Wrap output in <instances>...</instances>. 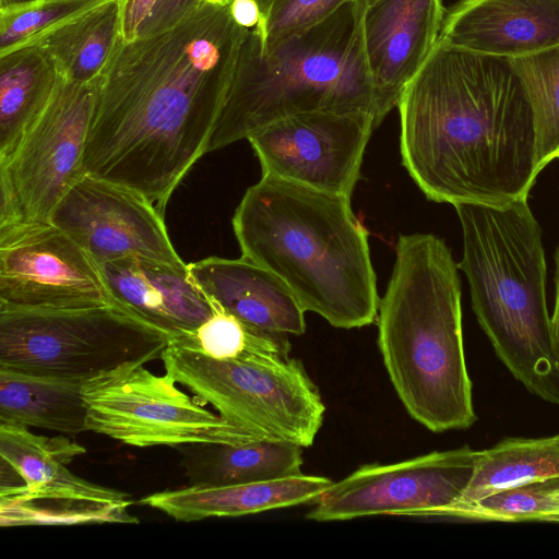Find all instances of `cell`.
<instances>
[{
  "instance_id": "obj_1",
  "label": "cell",
  "mask_w": 559,
  "mask_h": 559,
  "mask_svg": "<svg viewBox=\"0 0 559 559\" xmlns=\"http://www.w3.org/2000/svg\"><path fill=\"white\" fill-rule=\"evenodd\" d=\"M249 29L203 3L176 24L119 38L97 80L87 175L147 198L162 213L205 146Z\"/></svg>"
},
{
  "instance_id": "obj_18",
  "label": "cell",
  "mask_w": 559,
  "mask_h": 559,
  "mask_svg": "<svg viewBox=\"0 0 559 559\" xmlns=\"http://www.w3.org/2000/svg\"><path fill=\"white\" fill-rule=\"evenodd\" d=\"M439 38L501 59L533 55L559 46V0H459Z\"/></svg>"
},
{
  "instance_id": "obj_28",
  "label": "cell",
  "mask_w": 559,
  "mask_h": 559,
  "mask_svg": "<svg viewBox=\"0 0 559 559\" xmlns=\"http://www.w3.org/2000/svg\"><path fill=\"white\" fill-rule=\"evenodd\" d=\"M287 336L255 330L214 304L213 313L191 337L175 343L191 347L214 359L231 360Z\"/></svg>"
},
{
  "instance_id": "obj_14",
  "label": "cell",
  "mask_w": 559,
  "mask_h": 559,
  "mask_svg": "<svg viewBox=\"0 0 559 559\" xmlns=\"http://www.w3.org/2000/svg\"><path fill=\"white\" fill-rule=\"evenodd\" d=\"M373 129L369 115L309 111L273 121L247 140L262 176L350 199Z\"/></svg>"
},
{
  "instance_id": "obj_31",
  "label": "cell",
  "mask_w": 559,
  "mask_h": 559,
  "mask_svg": "<svg viewBox=\"0 0 559 559\" xmlns=\"http://www.w3.org/2000/svg\"><path fill=\"white\" fill-rule=\"evenodd\" d=\"M121 38L129 40L167 28L204 3L203 0H119Z\"/></svg>"
},
{
  "instance_id": "obj_23",
  "label": "cell",
  "mask_w": 559,
  "mask_h": 559,
  "mask_svg": "<svg viewBox=\"0 0 559 559\" xmlns=\"http://www.w3.org/2000/svg\"><path fill=\"white\" fill-rule=\"evenodd\" d=\"M59 78L52 58L36 45L0 53V163L11 157L49 102Z\"/></svg>"
},
{
  "instance_id": "obj_10",
  "label": "cell",
  "mask_w": 559,
  "mask_h": 559,
  "mask_svg": "<svg viewBox=\"0 0 559 559\" xmlns=\"http://www.w3.org/2000/svg\"><path fill=\"white\" fill-rule=\"evenodd\" d=\"M483 450L468 445L391 464H365L334 483L306 518L317 522L374 515L448 518L466 490Z\"/></svg>"
},
{
  "instance_id": "obj_11",
  "label": "cell",
  "mask_w": 559,
  "mask_h": 559,
  "mask_svg": "<svg viewBox=\"0 0 559 559\" xmlns=\"http://www.w3.org/2000/svg\"><path fill=\"white\" fill-rule=\"evenodd\" d=\"M97 81L78 82L62 73L49 102L0 163L22 222H47L68 191L86 175L84 154Z\"/></svg>"
},
{
  "instance_id": "obj_30",
  "label": "cell",
  "mask_w": 559,
  "mask_h": 559,
  "mask_svg": "<svg viewBox=\"0 0 559 559\" xmlns=\"http://www.w3.org/2000/svg\"><path fill=\"white\" fill-rule=\"evenodd\" d=\"M353 0H272L254 28L263 46L317 24Z\"/></svg>"
},
{
  "instance_id": "obj_8",
  "label": "cell",
  "mask_w": 559,
  "mask_h": 559,
  "mask_svg": "<svg viewBox=\"0 0 559 559\" xmlns=\"http://www.w3.org/2000/svg\"><path fill=\"white\" fill-rule=\"evenodd\" d=\"M165 333L116 305L0 309V369L87 381L160 358Z\"/></svg>"
},
{
  "instance_id": "obj_17",
  "label": "cell",
  "mask_w": 559,
  "mask_h": 559,
  "mask_svg": "<svg viewBox=\"0 0 559 559\" xmlns=\"http://www.w3.org/2000/svg\"><path fill=\"white\" fill-rule=\"evenodd\" d=\"M111 302L183 342L213 313L214 304L192 277L188 264L127 257L97 264Z\"/></svg>"
},
{
  "instance_id": "obj_3",
  "label": "cell",
  "mask_w": 559,
  "mask_h": 559,
  "mask_svg": "<svg viewBox=\"0 0 559 559\" xmlns=\"http://www.w3.org/2000/svg\"><path fill=\"white\" fill-rule=\"evenodd\" d=\"M231 224L242 257L276 275L305 311L340 329L374 322L380 299L368 231L349 198L262 176Z\"/></svg>"
},
{
  "instance_id": "obj_25",
  "label": "cell",
  "mask_w": 559,
  "mask_h": 559,
  "mask_svg": "<svg viewBox=\"0 0 559 559\" xmlns=\"http://www.w3.org/2000/svg\"><path fill=\"white\" fill-rule=\"evenodd\" d=\"M559 477V433L543 438H506L483 450L475 473L448 518L465 507L508 488Z\"/></svg>"
},
{
  "instance_id": "obj_2",
  "label": "cell",
  "mask_w": 559,
  "mask_h": 559,
  "mask_svg": "<svg viewBox=\"0 0 559 559\" xmlns=\"http://www.w3.org/2000/svg\"><path fill=\"white\" fill-rule=\"evenodd\" d=\"M402 162L438 203L502 206L539 175L527 95L507 59L439 40L397 104Z\"/></svg>"
},
{
  "instance_id": "obj_24",
  "label": "cell",
  "mask_w": 559,
  "mask_h": 559,
  "mask_svg": "<svg viewBox=\"0 0 559 559\" xmlns=\"http://www.w3.org/2000/svg\"><path fill=\"white\" fill-rule=\"evenodd\" d=\"M120 26V1L106 0L48 29L27 45L44 49L68 79L95 82L121 37Z\"/></svg>"
},
{
  "instance_id": "obj_19",
  "label": "cell",
  "mask_w": 559,
  "mask_h": 559,
  "mask_svg": "<svg viewBox=\"0 0 559 559\" xmlns=\"http://www.w3.org/2000/svg\"><path fill=\"white\" fill-rule=\"evenodd\" d=\"M212 302L247 325L266 333L301 335L305 310L272 272L245 258L209 257L188 264Z\"/></svg>"
},
{
  "instance_id": "obj_13",
  "label": "cell",
  "mask_w": 559,
  "mask_h": 559,
  "mask_svg": "<svg viewBox=\"0 0 559 559\" xmlns=\"http://www.w3.org/2000/svg\"><path fill=\"white\" fill-rule=\"evenodd\" d=\"M114 305L97 263L50 221L0 227V309Z\"/></svg>"
},
{
  "instance_id": "obj_15",
  "label": "cell",
  "mask_w": 559,
  "mask_h": 559,
  "mask_svg": "<svg viewBox=\"0 0 559 559\" xmlns=\"http://www.w3.org/2000/svg\"><path fill=\"white\" fill-rule=\"evenodd\" d=\"M49 221L97 264L140 257L187 265L170 240L164 213L147 198L87 174L68 191Z\"/></svg>"
},
{
  "instance_id": "obj_38",
  "label": "cell",
  "mask_w": 559,
  "mask_h": 559,
  "mask_svg": "<svg viewBox=\"0 0 559 559\" xmlns=\"http://www.w3.org/2000/svg\"><path fill=\"white\" fill-rule=\"evenodd\" d=\"M550 522H559V514H558V515H556V516H554V518L550 520Z\"/></svg>"
},
{
  "instance_id": "obj_16",
  "label": "cell",
  "mask_w": 559,
  "mask_h": 559,
  "mask_svg": "<svg viewBox=\"0 0 559 559\" xmlns=\"http://www.w3.org/2000/svg\"><path fill=\"white\" fill-rule=\"evenodd\" d=\"M442 0H378L365 8L364 47L374 94V128L439 40Z\"/></svg>"
},
{
  "instance_id": "obj_35",
  "label": "cell",
  "mask_w": 559,
  "mask_h": 559,
  "mask_svg": "<svg viewBox=\"0 0 559 559\" xmlns=\"http://www.w3.org/2000/svg\"><path fill=\"white\" fill-rule=\"evenodd\" d=\"M205 3L214 4V5H221L226 7L229 5L231 0H203Z\"/></svg>"
},
{
  "instance_id": "obj_4",
  "label": "cell",
  "mask_w": 559,
  "mask_h": 559,
  "mask_svg": "<svg viewBox=\"0 0 559 559\" xmlns=\"http://www.w3.org/2000/svg\"><path fill=\"white\" fill-rule=\"evenodd\" d=\"M378 309V346L409 416L432 432L477 419L462 328L461 281L452 252L432 234L400 235Z\"/></svg>"
},
{
  "instance_id": "obj_9",
  "label": "cell",
  "mask_w": 559,
  "mask_h": 559,
  "mask_svg": "<svg viewBox=\"0 0 559 559\" xmlns=\"http://www.w3.org/2000/svg\"><path fill=\"white\" fill-rule=\"evenodd\" d=\"M165 373L129 364L87 380V430L138 448L258 441L205 409Z\"/></svg>"
},
{
  "instance_id": "obj_34",
  "label": "cell",
  "mask_w": 559,
  "mask_h": 559,
  "mask_svg": "<svg viewBox=\"0 0 559 559\" xmlns=\"http://www.w3.org/2000/svg\"><path fill=\"white\" fill-rule=\"evenodd\" d=\"M34 0H0V9H9L29 3Z\"/></svg>"
},
{
  "instance_id": "obj_32",
  "label": "cell",
  "mask_w": 559,
  "mask_h": 559,
  "mask_svg": "<svg viewBox=\"0 0 559 559\" xmlns=\"http://www.w3.org/2000/svg\"><path fill=\"white\" fill-rule=\"evenodd\" d=\"M228 8L235 23L242 28L253 29L263 22V12L257 0H231Z\"/></svg>"
},
{
  "instance_id": "obj_26",
  "label": "cell",
  "mask_w": 559,
  "mask_h": 559,
  "mask_svg": "<svg viewBox=\"0 0 559 559\" xmlns=\"http://www.w3.org/2000/svg\"><path fill=\"white\" fill-rule=\"evenodd\" d=\"M527 95L536 131V168L540 174L559 158V46L507 59Z\"/></svg>"
},
{
  "instance_id": "obj_6",
  "label": "cell",
  "mask_w": 559,
  "mask_h": 559,
  "mask_svg": "<svg viewBox=\"0 0 559 559\" xmlns=\"http://www.w3.org/2000/svg\"><path fill=\"white\" fill-rule=\"evenodd\" d=\"M454 207L463 239L457 266L467 278L480 328L512 376L559 406L543 230L527 198L502 206Z\"/></svg>"
},
{
  "instance_id": "obj_37",
  "label": "cell",
  "mask_w": 559,
  "mask_h": 559,
  "mask_svg": "<svg viewBox=\"0 0 559 559\" xmlns=\"http://www.w3.org/2000/svg\"><path fill=\"white\" fill-rule=\"evenodd\" d=\"M361 1L365 3L366 7H368V5L374 3L378 0H361Z\"/></svg>"
},
{
  "instance_id": "obj_20",
  "label": "cell",
  "mask_w": 559,
  "mask_h": 559,
  "mask_svg": "<svg viewBox=\"0 0 559 559\" xmlns=\"http://www.w3.org/2000/svg\"><path fill=\"white\" fill-rule=\"evenodd\" d=\"M333 480L302 473L274 480L191 486L145 496L140 503L180 522L235 518L316 502Z\"/></svg>"
},
{
  "instance_id": "obj_36",
  "label": "cell",
  "mask_w": 559,
  "mask_h": 559,
  "mask_svg": "<svg viewBox=\"0 0 559 559\" xmlns=\"http://www.w3.org/2000/svg\"><path fill=\"white\" fill-rule=\"evenodd\" d=\"M271 1L272 0H257V2L259 3V5L262 9L263 13L266 10V8L269 7V4L271 3Z\"/></svg>"
},
{
  "instance_id": "obj_27",
  "label": "cell",
  "mask_w": 559,
  "mask_h": 559,
  "mask_svg": "<svg viewBox=\"0 0 559 559\" xmlns=\"http://www.w3.org/2000/svg\"><path fill=\"white\" fill-rule=\"evenodd\" d=\"M559 514V477L500 490L462 509L456 519L547 521Z\"/></svg>"
},
{
  "instance_id": "obj_33",
  "label": "cell",
  "mask_w": 559,
  "mask_h": 559,
  "mask_svg": "<svg viewBox=\"0 0 559 559\" xmlns=\"http://www.w3.org/2000/svg\"><path fill=\"white\" fill-rule=\"evenodd\" d=\"M555 260V302H554V311L550 317V333H551V343L552 350L556 357V360L559 365V245L557 246L554 254Z\"/></svg>"
},
{
  "instance_id": "obj_22",
  "label": "cell",
  "mask_w": 559,
  "mask_h": 559,
  "mask_svg": "<svg viewBox=\"0 0 559 559\" xmlns=\"http://www.w3.org/2000/svg\"><path fill=\"white\" fill-rule=\"evenodd\" d=\"M85 382L0 369V424L71 436L87 431L82 395Z\"/></svg>"
},
{
  "instance_id": "obj_12",
  "label": "cell",
  "mask_w": 559,
  "mask_h": 559,
  "mask_svg": "<svg viewBox=\"0 0 559 559\" xmlns=\"http://www.w3.org/2000/svg\"><path fill=\"white\" fill-rule=\"evenodd\" d=\"M85 452L67 437L0 424L1 464L23 480L0 487L2 521L11 526L83 524L98 507L129 502L124 492L70 471L68 465Z\"/></svg>"
},
{
  "instance_id": "obj_5",
  "label": "cell",
  "mask_w": 559,
  "mask_h": 559,
  "mask_svg": "<svg viewBox=\"0 0 559 559\" xmlns=\"http://www.w3.org/2000/svg\"><path fill=\"white\" fill-rule=\"evenodd\" d=\"M365 8L361 0L349 1L323 21L267 46L249 29L205 154L301 112L365 114L374 121Z\"/></svg>"
},
{
  "instance_id": "obj_21",
  "label": "cell",
  "mask_w": 559,
  "mask_h": 559,
  "mask_svg": "<svg viewBox=\"0 0 559 559\" xmlns=\"http://www.w3.org/2000/svg\"><path fill=\"white\" fill-rule=\"evenodd\" d=\"M191 486H222L274 480L301 473L302 448L258 440L247 443H193L176 448Z\"/></svg>"
},
{
  "instance_id": "obj_29",
  "label": "cell",
  "mask_w": 559,
  "mask_h": 559,
  "mask_svg": "<svg viewBox=\"0 0 559 559\" xmlns=\"http://www.w3.org/2000/svg\"><path fill=\"white\" fill-rule=\"evenodd\" d=\"M106 0H34L0 9V53L27 45L58 24Z\"/></svg>"
},
{
  "instance_id": "obj_7",
  "label": "cell",
  "mask_w": 559,
  "mask_h": 559,
  "mask_svg": "<svg viewBox=\"0 0 559 559\" xmlns=\"http://www.w3.org/2000/svg\"><path fill=\"white\" fill-rule=\"evenodd\" d=\"M289 349L286 337L238 359L218 360L173 342L160 359L165 373L227 423L258 440L307 448L322 426L325 406Z\"/></svg>"
}]
</instances>
